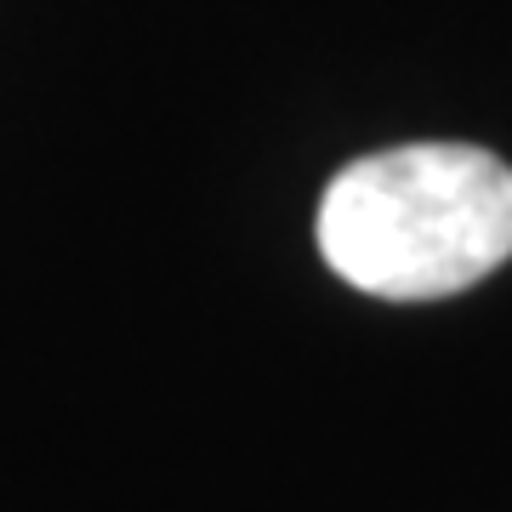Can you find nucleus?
I'll use <instances>...</instances> for the list:
<instances>
[{
	"label": "nucleus",
	"mask_w": 512,
	"mask_h": 512,
	"mask_svg": "<svg viewBox=\"0 0 512 512\" xmlns=\"http://www.w3.org/2000/svg\"><path fill=\"white\" fill-rule=\"evenodd\" d=\"M313 234L353 291L439 302L512 256V165L478 143L382 148L330 177Z\"/></svg>",
	"instance_id": "1"
}]
</instances>
